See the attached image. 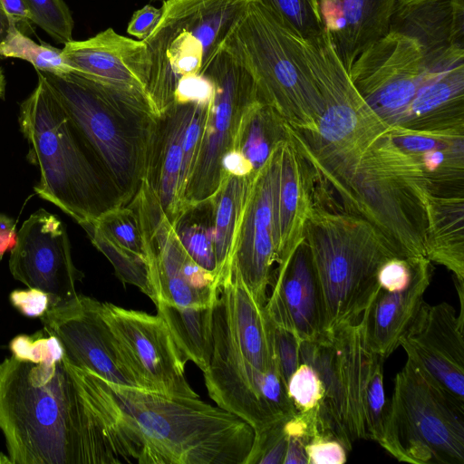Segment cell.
Here are the masks:
<instances>
[{
	"instance_id": "6da1fadb",
	"label": "cell",
	"mask_w": 464,
	"mask_h": 464,
	"mask_svg": "<svg viewBox=\"0 0 464 464\" xmlns=\"http://www.w3.org/2000/svg\"><path fill=\"white\" fill-rule=\"evenodd\" d=\"M36 361L0 363V430L13 464L119 463L92 399L90 372L50 335Z\"/></svg>"
},
{
	"instance_id": "7a4b0ae2",
	"label": "cell",
	"mask_w": 464,
	"mask_h": 464,
	"mask_svg": "<svg viewBox=\"0 0 464 464\" xmlns=\"http://www.w3.org/2000/svg\"><path fill=\"white\" fill-rule=\"evenodd\" d=\"M91 392L121 462L245 464L254 430L199 398H176L106 382L91 372Z\"/></svg>"
},
{
	"instance_id": "3957f363",
	"label": "cell",
	"mask_w": 464,
	"mask_h": 464,
	"mask_svg": "<svg viewBox=\"0 0 464 464\" xmlns=\"http://www.w3.org/2000/svg\"><path fill=\"white\" fill-rule=\"evenodd\" d=\"M38 82L19 110V126L38 167L34 192L79 225L122 206L87 141L36 70Z\"/></svg>"
},
{
	"instance_id": "277c9868",
	"label": "cell",
	"mask_w": 464,
	"mask_h": 464,
	"mask_svg": "<svg viewBox=\"0 0 464 464\" xmlns=\"http://www.w3.org/2000/svg\"><path fill=\"white\" fill-rule=\"evenodd\" d=\"M41 72V71H40ZM116 188L122 206L138 193L159 115L149 96L71 72H41Z\"/></svg>"
},
{
	"instance_id": "5b68a950",
	"label": "cell",
	"mask_w": 464,
	"mask_h": 464,
	"mask_svg": "<svg viewBox=\"0 0 464 464\" xmlns=\"http://www.w3.org/2000/svg\"><path fill=\"white\" fill-rule=\"evenodd\" d=\"M303 237L323 295V334L360 320L378 291L381 266L392 256H411L365 218L317 202Z\"/></svg>"
},
{
	"instance_id": "8992f818",
	"label": "cell",
	"mask_w": 464,
	"mask_h": 464,
	"mask_svg": "<svg viewBox=\"0 0 464 464\" xmlns=\"http://www.w3.org/2000/svg\"><path fill=\"white\" fill-rule=\"evenodd\" d=\"M223 48L251 73L260 98L303 136L314 133L324 102L304 40L252 0Z\"/></svg>"
},
{
	"instance_id": "52a82bcc",
	"label": "cell",
	"mask_w": 464,
	"mask_h": 464,
	"mask_svg": "<svg viewBox=\"0 0 464 464\" xmlns=\"http://www.w3.org/2000/svg\"><path fill=\"white\" fill-rule=\"evenodd\" d=\"M304 48L324 109L314 133L303 136L291 127V136L323 180L345 179L390 126L360 95L325 33L304 41Z\"/></svg>"
},
{
	"instance_id": "ba28073f",
	"label": "cell",
	"mask_w": 464,
	"mask_h": 464,
	"mask_svg": "<svg viewBox=\"0 0 464 464\" xmlns=\"http://www.w3.org/2000/svg\"><path fill=\"white\" fill-rule=\"evenodd\" d=\"M252 0H166L160 22L141 40L147 49L146 91L160 113L179 81L204 74Z\"/></svg>"
},
{
	"instance_id": "9c48e42d",
	"label": "cell",
	"mask_w": 464,
	"mask_h": 464,
	"mask_svg": "<svg viewBox=\"0 0 464 464\" xmlns=\"http://www.w3.org/2000/svg\"><path fill=\"white\" fill-rule=\"evenodd\" d=\"M380 445L402 462L464 464V402L407 359L394 379Z\"/></svg>"
},
{
	"instance_id": "30bf717a",
	"label": "cell",
	"mask_w": 464,
	"mask_h": 464,
	"mask_svg": "<svg viewBox=\"0 0 464 464\" xmlns=\"http://www.w3.org/2000/svg\"><path fill=\"white\" fill-rule=\"evenodd\" d=\"M371 354L363 315L315 341L300 343V362L315 370L323 385L316 411L318 432L338 440L347 451L354 441L368 439L363 394Z\"/></svg>"
},
{
	"instance_id": "8fae6325",
	"label": "cell",
	"mask_w": 464,
	"mask_h": 464,
	"mask_svg": "<svg viewBox=\"0 0 464 464\" xmlns=\"http://www.w3.org/2000/svg\"><path fill=\"white\" fill-rule=\"evenodd\" d=\"M358 167L417 184L430 194L464 196V129L390 126Z\"/></svg>"
},
{
	"instance_id": "7c38bea8",
	"label": "cell",
	"mask_w": 464,
	"mask_h": 464,
	"mask_svg": "<svg viewBox=\"0 0 464 464\" xmlns=\"http://www.w3.org/2000/svg\"><path fill=\"white\" fill-rule=\"evenodd\" d=\"M204 73L211 81L213 92L182 208L206 200L218 190L227 176L222 158L233 148L243 114L261 99L249 71L224 48Z\"/></svg>"
},
{
	"instance_id": "4fadbf2b",
	"label": "cell",
	"mask_w": 464,
	"mask_h": 464,
	"mask_svg": "<svg viewBox=\"0 0 464 464\" xmlns=\"http://www.w3.org/2000/svg\"><path fill=\"white\" fill-rule=\"evenodd\" d=\"M213 338L212 357L203 374L217 406L247 422L254 432L296 413L282 375L257 370L237 352L214 306Z\"/></svg>"
},
{
	"instance_id": "5bb4252c",
	"label": "cell",
	"mask_w": 464,
	"mask_h": 464,
	"mask_svg": "<svg viewBox=\"0 0 464 464\" xmlns=\"http://www.w3.org/2000/svg\"><path fill=\"white\" fill-rule=\"evenodd\" d=\"M117 351L139 389L176 398H199L187 381L186 362L159 315L99 302Z\"/></svg>"
},
{
	"instance_id": "9a60e30c",
	"label": "cell",
	"mask_w": 464,
	"mask_h": 464,
	"mask_svg": "<svg viewBox=\"0 0 464 464\" xmlns=\"http://www.w3.org/2000/svg\"><path fill=\"white\" fill-rule=\"evenodd\" d=\"M131 202L139 213L157 303L180 307L213 305L219 282L184 250L146 179Z\"/></svg>"
},
{
	"instance_id": "2e32d148",
	"label": "cell",
	"mask_w": 464,
	"mask_h": 464,
	"mask_svg": "<svg viewBox=\"0 0 464 464\" xmlns=\"http://www.w3.org/2000/svg\"><path fill=\"white\" fill-rule=\"evenodd\" d=\"M327 186L343 209L368 220L409 255L426 257L428 221L418 185L358 167Z\"/></svg>"
},
{
	"instance_id": "e0dca14e",
	"label": "cell",
	"mask_w": 464,
	"mask_h": 464,
	"mask_svg": "<svg viewBox=\"0 0 464 464\" xmlns=\"http://www.w3.org/2000/svg\"><path fill=\"white\" fill-rule=\"evenodd\" d=\"M281 145L248 184L227 266L263 305L277 262L276 188Z\"/></svg>"
},
{
	"instance_id": "ac0fdd59",
	"label": "cell",
	"mask_w": 464,
	"mask_h": 464,
	"mask_svg": "<svg viewBox=\"0 0 464 464\" xmlns=\"http://www.w3.org/2000/svg\"><path fill=\"white\" fill-rule=\"evenodd\" d=\"M425 71L417 42L389 32L358 56L348 74L369 107L392 126L412 102Z\"/></svg>"
},
{
	"instance_id": "d6986e66",
	"label": "cell",
	"mask_w": 464,
	"mask_h": 464,
	"mask_svg": "<svg viewBox=\"0 0 464 464\" xmlns=\"http://www.w3.org/2000/svg\"><path fill=\"white\" fill-rule=\"evenodd\" d=\"M9 270L28 288L47 294L50 305L75 296V284L83 277L73 264L64 224L44 208L31 214L18 230Z\"/></svg>"
},
{
	"instance_id": "ffe728a7",
	"label": "cell",
	"mask_w": 464,
	"mask_h": 464,
	"mask_svg": "<svg viewBox=\"0 0 464 464\" xmlns=\"http://www.w3.org/2000/svg\"><path fill=\"white\" fill-rule=\"evenodd\" d=\"M40 319L45 333L60 342L74 365L110 383L138 388L99 311V301L77 294L50 305Z\"/></svg>"
},
{
	"instance_id": "44dd1931",
	"label": "cell",
	"mask_w": 464,
	"mask_h": 464,
	"mask_svg": "<svg viewBox=\"0 0 464 464\" xmlns=\"http://www.w3.org/2000/svg\"><path fill=\"white\" fill-rule=\"evenodd\" d=\"M400 346L439 386L464 402V321L446 302H423Z\"/></svg>"
},
{
	"instance_id": "7402d4cb",
	"label": "cell",
	"mask_w": 464,
	"mask_h": 464,
	"mask_svg": "<svg viewBox=\"0 0 464 464\" xmlns=\"http://www.w3.org/2000/svg\"><path fill=\"white\" fill-rule=\"evenodd\" d=\"M270 285L272 290L265 309L274 325L292 333L300 342L321 337L324 323L323 295L304 237L277 263Z\"/></svg>"
},
{
	"instance_id": "603a6c76",
	"label": "cell",
	"mask_w": 464,
	"mask_h": 464,
	"mask_svg": "<svg viewBox=\"0 0 464 464\" xmlns=\"http://www.w3.org/2000/svg\"><path fill=\"white\" fill-rule=\"evenodd\" d=\"M425 63L420 89L392 126L413 130L464 129V49L453 47L427 56Z\"/></svg>"
},
{
	"instance_id": "cb8c5ba5",
	"label": "cell",
	"mask_w": 464,
	"mask_h": 464,
	"mask_svg": "<svg viewBox=\"0 0 464 464\" xmlns=\"http://www.w3.org/2000/svg\"><path fill=\"white\" fill-rule=\"evenodd\" d=\"M62 55L73 72L148 95L149 58L141 40L108 28L86 40L65 44Z\"/></svg>"
},
{
	"instance_id": "d4e9b609",
	"label": "cell",
	"mask_w": 464,
	"mask_h": 464,
	"mask_svg": "<svg viewBox=\"0 0 464 464\" xmlns=\"http://www.w3.org/2000/svg\"><path fill=\"white\" fill-rule=\"evenodd\" d=\"M324 31L349 72L370 46L389 33L396 0H316Z\"/></svg>"
},
{
	"instance_id": "484cf974",
	"label": "cell",
	"mask_w": 464,
	"mask_h": 464,
	"mask_svg": "<svg viewBox=\"0 0 464 464\" xmlns=\"http://www.w3.org/2000/svg\"><path fill=\"white\" fill-rule=\"evenodd\" d=\"M432 272L431 262L422 257L405 286L395 290L378 288L362 314L364 339L370 352L385 360L400 346L424 302Z\"/></svg>"
},
{
	"instance_id": "4316f807",
	"label": "cell",
	"mask_w": 464,
	"mask_h": 464,
	"mask_svg": "<svg viewBox=\"0 0 464 464\" xmlns=\"http://www.w3.org/2000/svg\"><path fill=\"white\" fill-rule=\"evenodd\" d=\"M314 174L288 137L279 150L276 188L277 263L285 259L303 239L305 220L315 202Z\"/></svg>"
},
{
	"instance_id": "83f0119b",
	"label": "cell",
	"mask_w": 464,
	"mask_h": 464,
	"mask_svg": "<svg viewBox=\"0 0 464 464\" xmlns=\"http://www.w3.org/2000/svg\"><path fill=\"white\" fill-rule=\"evenodd\" d=\"M196 103L173 102L157 116L144 179L151 188L170 223L180 210L179 183L183 140Z\"/></svg>"
},
{
	"instance_id": "f1b7e54d",
	"label": "cell",
	"mask_w": 464,
	"mask_h": 464,
	"mask_svg": "<svg viewBox=\"0 0 464 464\" xmlns=\"http://www.w3.org/2000/svg\"><path fill=\"white\" fill-rule=\"evenodd\" d=\"M389 32L416 41L425 57L464 49V0H396Z\"/></svg>"
},
{
	"instance_id": "f546056e",
	"label": "cell",
	"mask_w": 464,
	"mask_h": 464,
	"mask_svg": "<svg viewBox=\"0 0 464 464\" xmlns=\"http://www.w3.org/2000/svg\"><path fill=\"white\" fill-rule=\"evenodd\" d=\"M419 188L428 221L426 257L464 282V196L434 195Z\"/></svg>"
},
{
	"instance_id": "4dcf8cb0",
	"label": "cell",
	"mask_w": 464,
	"mask_h": 464,
	"mask_svg": "<svg viewBox=\"0 0 464 464\" xmlns=\"http://www.w3.org/2000/svg\"><path fill=\"white\" fill-rule=\"evenodd\" d=\"M213 306L156 304L157 314L166 323L183 361H191L203 372L209 365L214 348Z\"/></svg>"
},
{
	"instance_id": "1f68e13d",
	"label": "cell",
	"mask_w": 464,
	"mask_h": 464,
	"mask_svg": "<svg viewBox=\"0 0 464 464\" xmlns=\"http://www.w3.org/2000/svg\"><path fill=\"white\" fill-rule=\"evenodd\" d=\"M289 125L262 99L243 114L233 145L250 162L255 173L288 137Z\"/></svg>"
},
{
	"instance_id": "d6a6232c",
	"label": "cell",
	"mask_w": 464,
	"mask_h": 464,
	"mask_svg": "<svg viewBox=\"0 0 464 464\" xmlns=\"http://www.w3.org/2000/svg\"><path fill=\"white\" fill-rule=\"evenodd\" d=\"M171 225L187 254L198 266L213 274L219 282L215 254L214 200L212 197L184 206Z\"/></svg>"
},
{
	"instance_id": "836d02e7",
	"label": "cell",
	"mask_w": 464,
	"mask_h": 464,
	"mask_svg": "<svg viewBox=\"0 0 464 464\" xmlns=\"http://www.w3.org/2000/svg\"><path fill=\"white\" fill-rule=\"evenodd\" d=\"M255 175L240 177L227 174L218 190L212 196L217 274L220 285L228 266L233 237L246 189Z\"/></svg>"
},
{
	"instance_id": "e575fe53",
	"label": "cell",
	"mask_w": 464,
	"mask_h": 464,
	"mask_svg": "<svg viewBox=\"0 0 464 464\" xmlns=\"http://www.w3.org/2000/svg\"><path fill=\"white\" fill-rule=\"evenodd\" d=\"M81 226L92 245L111 263L116 276L123 283L137 286L156 304L158 298L147 258L110 238L94 221L82 223Z\"/></svg>"
},
{
	"instance_id": "d590c367",
	"label": "cell",
	"mask_w": 464,
	"mask_h": 464,
	"mask_svg": "<svg viewBox=\"0 0 464 464\" xmlns=\"http://www.w3.org/2000/svg\"><path fill=\"white\" fill-rule=\"evenodd\" d=\"M0 57L29 62L35 70L53 74L72 72L62 55V49L47 43L37 44L11 22L8 34L0 44Z\"/></svg>"
},
{
	"instance_id": "8d00e7d4",
	"label": "cell",
	"mask_w": 464,
	"mask_h": 464,
	"mask_svg": "<svg viewBox=\"0 0 464 464\" xmlns=\"http://www.w3.org/2000/svg\"><path fill=\"white\" fill-rule=\"evenodd\" d=\"M304 41L324 34L316 0H253Z\"/></svg>"
},
{
	"instance_id": "74e56055",
	"label": "cell",
	"mask_w": 464,
	"mask_h": 464,
	"mask_svg": "<svg viewBox=\"0 0 464 464\" xmlns=\"http://www.w3.org/2000/svg\"><path fill=\"white\" fill-rule=\"evenodd\" d=\"M94 223L110 238L147 258L139 213L132 202L105 212Z\"/></svg>"
},
{
	"instance_id": "f35d334b",
	"label": "cell",
	"mask_w": 464,
	"mask_h": 464,
	"mask_svg": "<svg viewBox=\"0 0 464 464\" xmlns=\"http://www.w3.org/2000/svg\"><path fill=\"white\" fill-rule=\"evenodd\" d=\"M383 362L379 355L371 354L363 394L364 421L368 439L381 443L387 401L383 383Z\"/></svg>"
},
{
	"instance_id": "ab89813d",
	"label": "cell",
	"mask_w": 464,
	"mask_h": 464,
	"mask_svg": "<svg viewBox=\"0 0 464 464\" xmlns=\"http://www.w3.org/2000/svg\"><path fill=\"white\" fill-rule=\"evenodd\" d=\"M31 23L46 32L55 42L72 41L73 18L63 0H24Z\"/></svg>"
},
{
	"instance_id": "60d3db41",
	"label": "cell",
	"mask_w": 464,
	"mask_h": 464,
	"mask_svg": "<svg viewBox=\"0 0 464 464\" xmlns=\"http://www.w3.org/2000/svg\"><path fill=\"white\" fill-rule=\"evenodd\" d=\"M285 420L275 421L255 431L245 464H284L288 442Z\"/></svg>"
},
{
	"instance_id": "b9f144b4",
	"label": "cell",
	"mask_w": 464,
	"mask_h": 464,
	"mask_svg": "<svg viewBox=\"0 0 464 464\" xmlns=\"http://www.w3.org/2000/svg\"><path fill=\"white\" fill-rule=\"evenodd\" d=\"M286 390L296 412L317 410L324 395L317 372L309 364L303 362L291 375Z\"/></svg>"
},
{
	"instance_id": "7bdbcfd3",
	"label": "cell",
	"mask_w": 464,
	"mask_h": 464,
	"mask_svg": "<svg viewBox=\"0 0 464 464\" xmlns=\"http://www.w3.org/2000/svg\"><path fill=\"white\" fill-rule=\"evenodd\" d=\"M208 104L196 103L185 130L182 164L179 183V199L180 210L183 206L185 191L197 160L201 135L208 112Z\"/></svg>"
},
{
	"instance_id": "ee69618b",
	"label": "cell",
	"mask_w": 464,
	"mask_h": 464,
	"mask_svg": "<svg viewBox=\"0 0 464 464\" xmlns=\"http://www.w3.org/2000/svg\"><path fill=\"white\" fill-rule=\"evenodd\" d=\"M300 341L290 332L275 326V347L280 373L287 385L300 365Z\"/></svg>"
},
{
	"instance_id": "f6af8a7d",
	"label": "cell",
	"mask_w": 464,
	"mask_h": 464,
	"mask_svg": "<svg viewBox=\"0 0 464 464\" xmlns=\"http://www.w3.org/2000/svg\"><path fill=\"white\" fill-rule=\"evenodd\" d=\"M308 464H343L347 450L338 440L316 434L305 447Z\"/></svg>"
},
{
	"instance_id": "bcb514c9",
	"label": "cell",
	"mask_w": 464,
	"mask_h": 464,
	"mask_svg": "<svg viewBox=\"0 0 464 464\" xmlns=\"http://www.w3.org/2000/svg\"><path fill=\"white\" fill-rule=\"evenodd\" d=\"M212 92V82L205 73L187 77L179 82L174 92L173 102L178 103L195 102L208 104Z\"/></svg>"
},
{
	"instance_id": "7dc6e473",
	"label": "cell",
	"mask_w": 464,
	"mask_h": 464,
	"mask_svg": "<svg viewBox=\"0 0 464 464\" xmlns=\"http://www.w3.org/2000/svg\"><path fill=\"white\" fill-rule=\"evenodd\" d=\"M10 300L22 314L32 317H40L50 305L49 295L33 288L13 291Z\"/></svg>"
},
{
	"instance_id": "c3c4849f",
	"label": "cell",
	"mask_w": 464,
	"mask_h": 464,
	"mask_svg": "<svg viewBox=\"0 0 464 464\" xmlns=\"http://www.w3.org/2000/svg\"><path fill=\"white\" fill-rule=\"evenodd\" d=\"M162 8H157L151 5H146L134 12L128 24L129 34L144 40L154 30L160 20Z\"/></svg>"
},
{
	"instance_id": "681fc988",
	"label": "cell",
	"mask_w": 464,
	"mask_h": 464,
	"mask_svg": "<svg viewBox=\"0 0 464 464\" xmlns=\"http://www.w3.org/2000/svg\"><path fill=\"white\" fill-rule=\"evenodd\" d=\"M225 173L235 176L255 175L250 162L238 150L231 149L226 152L221 160Z\"/></svg>"
},
{
	"instance_id": "f907efd6",
	"label": "cell",
	"mask_w": 464,
	"mask_h": 464,
	"mask_svg": "<svg viewBox=\"0 0 464 464\" xmlns=\"http://www.w3.org/2000/svg\"><path fill=\"white\" fill-rule=\"evenodd\" d=\"M17 232L12 218L0 213V258L16 244Z\"/></svg>"
},
{
	"instance_id": "816d5d0a",
	"label": "cell",
	"mask_w": 464,
	"mask_h": 464,
	"mask_svg": "<svg viewBox=\"0 0 464 464\" xmlns=\"http://www.w3.org/2000/svg\"><path fill=\"white\" fill-rule=\"evenodd\" d=\"M3 8L11 22L31 23V14L24 0H1Z\"/></svg>"
},
{
	"instance_id": "f5cc1de1",
	"label": "cell",
	"mask_w": 464,
	"mask_h": 464,
	"mask_svg": "<svg viewBox=\"0 0 464 464\" xmlns=\"http://www.w3.org/2000/svg\"><path fill=\"white\" fill-rule=\"evenodd\" d=\"M287 450L284 464H308L305 447L307 443L296 437H287Z\"/></svg>"
},
{
	"instance_id": "db71d44e",
	"label": "cell",
	"mask_w": 464,
	"mask_h": 464,
	"mask_svg": "<svg viewBox=\"0 0 464 464\" xmlns=\"http://www.w3.org/2000/svg\"><path fill=\"white\" fill-rule=\"evenodd\" d=\"M10 24L11 21L5 14L0 0V44L4 42L8 34Z\"/></svg>"
},
{
	"instance_id": "11a10c76",
	"label": "cell",
	"mask_w": 464,
	"mask_h": 464,
	"mask_svg": "<svg viewBox=\"0 0 464 464\" xmlns=\"http://www.w3.org/2000/svg\"><path fill=\"white\" fill-rule=\"evenodd\" d=\"M6 80L2 68H0V99L3 100L5 95Z\"/></svg>"
}]
</instances>
